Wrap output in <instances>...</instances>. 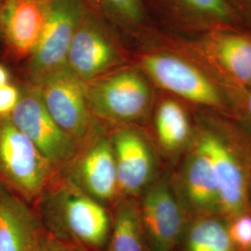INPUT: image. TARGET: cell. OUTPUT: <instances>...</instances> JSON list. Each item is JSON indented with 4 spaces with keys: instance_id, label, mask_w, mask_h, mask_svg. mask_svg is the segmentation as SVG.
<instances>
[{
    "instance_id": "cell-17",
    "label": "cell",
    "mask_w": 251,
    "mask_h": 251,
    "mask_svg": "<svg viewBox=\"0 0 251 251\" xmlns=\"http://www.w3.org/2000/svg\"><path fill=\"white\" fill-rule=\"evenodd\" d=\"M181 193L192 209L204 216L220 211L219 188L212 164L196 141L181 174Z\"/></svg>"
},
{
    "instance_id": "cell-7",
    "label": "cell",
    "mask_w": 251,
    "mask_h": 251,
    "mask_svg": "<svg viewBox=\"0 0 251 251\" xmlns=\"http://www.w3.org/2000/svg\"><path fill=\"white\" fill-rule=\"evenodd\" d=\"M163 32L193 38L233 29L250 32L225 0H146Z\"/></svg>"
},
{
    "instance_id": "cell-4",
    "label": "cell",
    "mask_w": 251,
    "mask_h": 251,
    "mask_svg": "<svg viewBox=\"0 0 251 251\" xmlns=\"http://www.w3.org/2000/svg\"><path fill=\"white\" fill-rule=\"evenodd\" d=\"M60 174L9 117H0V183L30 206L38 205Z\"/></svg>"
},
{
    "instance_id": "cell-5",
    "label": "cell",
    "mask_w": 251,
    "mask_h": 251,
    "mask_svg": "<svg viewBox=\"0 0 251 251\" xmlns=\"http://www.w3.org/2000/svg\"><path fill=\"white\" fill-rule=\"evenodd\" d=\"M166 36L196 58L235 96L251 87V32L225 29L193 38L169 33Z\"/></svg>"
},
{
    "instance_id": "cell-2",
    "label": "cell",
    "mask_w": 251,
    "mask_h": 251,
    "mask_svg": "<svg viewBox=\"0 0 251 251\" xmlns=\"http://www.w3.org/2000/svg\"><path fill=\"white\" fill-rule=\"evenodd\" d=\"M36 208L44 227L55 236L91 251H106L112 212L63 175H59Z\"/></svg>"
},
{
    "instance_id": "cell-18",
    "label": "cell",
    "mask_w": 251,
    "mask_h": 251,
    "mask_svg": "<svg viewBox=\"0 0 251 251\" xmlns=\"http://www.w3.org/2000/svg\"><path fill=\"white\" fill-rule=\"evenodd\" d=\"M102 17L123 32L138 49L153 44L161 33L146 0H87Z\"/></svg>"
},
{
    "instance_id": "cell-10",
    "label": "cell",
    "mask_w": 251,
    "mask_h": 251,
    "mask_svg": "<svg viewBox=\"0 0 251 251\" xmlns=\"http://www.w3.org/2000/svg\"><path fill=\"white\" fill-rule=\"evenodd\" d=\"M131 55L87 8L73 37L67 67L87 83L131 63Z\"/></svg>"
},
{
    "instance_id": "cell-19",
    "label": "cell",
    "mask_w": 251,
    "mask_h": 251,
    "mask_svg": "<svg viewBox=\"0 0 251 251\" xmlns=\"http://www.w3.org/2000/svg\"><path fill=\"white\" fill-rule=\"evenodd\" d=\"M153 128L159 146L169 154L184 149L192 136V124L185 103L169 94L153 104Z\"/></svg>"
},
{
    "instance_id": "cell-29",
    "label": "cell",
    "mask_w": 251,
    "mask_h": 251,
    "mask_svg": "<svg viewBox=\"0 0 251 251\" xmlns=\"http://www.w3.org/2000/svg\"><path fill=\"white\" fill-rule=\"evenodd\" d=\"M2 1H3V0H0V6H1V3H2Z\"/></svg>"
},
{
    "instance_id": "cell-23",
    "label": "cell",
    "mask_w": 251,
    "mask_h": 251,
    "mask_svg": "<svg viewBox=\"0 0 251 251\" xmlns=\"http://www.w3.org/2000/svg\"><path fill=\"white\" fill-rule=\"evenodd\" d=\"M21 97V90L16 86L8 83L0 87V117H9L17 106Z\"/></svg>"
},
{
    "instance_id": "cell-9",
    "label": "cell",
    "mask_w": 251,
    "mask_h": 251,
    "mask_svg": "<svg viewBox=\"0 0 251 251\" xmlns=\"http://www.w3.org/2000/svg\"><path fill=\"white\" fill-rule=\"evenodd\" d=\"M20 90L18 104L9 117L56 171L62 174L76 155V144L50 117L34 85L29 83Z\"/></svg>"
},
{
    "instance_id": "cell-8",
    "label": "cell",
    "mask_w": 251,
    "mask_h": 251,
    "mask_svg": "<svg viewBox=\"0 0 251 251\" xmlns=\"http://www.w3.org/2000/svg\"><path fill=\"white\" fill-rule=\"evenodd\" d=\"M84 0H50L45 25L35 50L28 59L29 83L67 67L73 37L86 11Z\"/></svg>"
},
{
    "instance_id": "cell-22",
    "label": "cell",
    "mask_w": 251,
    "mask_h": 251,
    "mask_svg": "<svg viewBox=\"0 0 251 251\" xmlns=\"http://www.w3.org/2000/svg\"><path fill=\"white\" fill-rule=\"evenodd\" d=\"M227 226L236 251H251V214L246 211L234 216Z\"/></svg>"
},
{
    "instance_id": "cell-11",
    "label": "cell",
    "mask_w": 251,
    "mask_h": 251,
    "mask_svg": "<svg viewBox=\"0 0 251 251\" xmlns=\"http://www.w3.org/2000/svg\"><path fill=\"white\" fill-rule=\"evenodd\" d=\"M109 127L81 146L61 175L102 205L114 206L120 200V195Z\"/></svg>"
},
{
    "instance_id": "cell-27",
    "label": "cell",
    "mask_w": 251,
    "mask_h": 251,
    "mask_svg": "<svg viewBox=\"0 0 251 251\" xmlns=\"http://www.w3.org/2000/svg\"><path fill=\"white\" fill-rule=\"evenodd\" d=\"M9 83V73L8 70L0 64V87Z\"/></svg>"
},
{
    "instance_id": "cell-12",
    "label": "cell",
    "mask_w": 251,
    "mask_h": 251,
    "mask_svg": "<svg viewBox=\"0 0 251 251\" xmlns=\"http://www.w3.org/2000/svg\"><path fill=\"white\" fill-rule=\"evenodd\" d=\"M109 134L117 164L120 199L136 198L157 178L153 147L138 126H112Z\"/></svg>"
},
{
    "instance_id": "cell-1",
    "label": "cell",
    "mask_w": 251,
    "mask_h": 251,
    "mask_svg": "<svg viewBox=\"0 0 251 251\" xmlns=\"http://www.w3.org/2000/svg\"><path fill=\"white\" fill-rule=\"evenodd\" d=\"M152 85L184 103L216 111L233 107L234 94L196 58L161 36L131 55Z\"/></svg>"
},
{
    "instance_id": "cell-14",
    "label": "cell",
    "mask_w": 251,
    "mask_h": 251,
    "mask_svg": "<svg viewBox=\"0 0 251 251\" xmlns=\"http://www.w3.org/2000/svg\"><path fill=\"white\" fill-rule=\"evenodd\" d=\"M199 133L197 142L209 157L215 173L220 212L230 219L246 212L249 184L240 157L218 131L206 128Z\"/></svg>"
},
{
    "instance_id": "cell-16",
    "label": "cell",
    "mask_w": 251,
    "mask_h": 251,
    "mask_svg": "<svg viewBox=\"0 0 251 251\" xmlns=\"http://www.w3.org/2000/svg\"><path fill=\"white\" fill-rule=\"evenodd\" d=\"M34 207L0 183V251H33L44 230Z\"/></svg>"
},
{
    "instance_id": "cell-21",
    "label": "cell",
    "mask_w": 251,
    "mask_h": 251,
    "mask_svg": "<svg viewBox=\"0 0 251 251\" xmlns=\"http://www.w3.org/2000/svg\"><path fill=\"white\" fill-rule=\"evenodd\" d=\"M187 251H237L230 237L228 226L211 216H202L185 231Z\"/></svg>"
},
{
    "instance_id": "cell-26",
    "label": "cell",
    "mask_w": 251,
    "mask_h": 251,
    "mask_svg": "<svg viewBox=\"0 0 251 251\" xmlns=\"http://www.w3.org/2000/svg\"><path fill=\"white\" fill-rule=\"evenodd\" d=\"M234 105L238 107L244 119L251 126V86L237 95Z\"/></svg>"
},
{
    "instance_id": "cell-25",
    "label": "cell",
    "mask_w": 251,
    "mask_h": 251,
    "mask_svg": "<svg viewBox=\"0 0 251 251\" xmlns=\"http://www.w3.org/2000/svg\"><path fill=\"white\" fill-rule=\"evenodd\" d=\"M251 33V0H225Z\"/></svg>"
},
{
    "instance_id": "cell-24",
    "label": "cell",
    "mask_w": 251,
    "mask_h": 251,
    "mask_svg": "<svg viewBox=\"0 0 251 251\" xmlns=\"http://www.w3.org/2000/svg\"><path fill=\"white\" fill-rule=\"evenodd\" d=\"M33 251H73V244L60 239L44 228Z\"/></svg>"
},
{
    "instance_id": "cell-20",
    "label": "cell",
    "mask_w": 251,
    "mask_h": 251,
    "mask_svg": "<svg viewBox=\"0 0 251 251\" xmlns=\"http://www.w3.org/2000/svg\"><path fill=\"white\" fill-rule=\"evenodd\" d=\"M112 216V233L105 251H152L136 198L120 199Z\"/></svg>"
},
{
    "instance_id": "cell-6",
    "label": "cell",
    "mask_w": 251,
    "mask_h": 251,
    "mask_svg": "<svg viewBox=\"0 0 251 251\" xmlns=\"http://www.w3.org/2000/svg\"><path fill=\"white\" fill-rule=\"evenodd\" d=\"M32 85L38 90L50 117L78 149L109 126L93 116L88 102L86 83L68 67Z\"/></svg>"
},
{
    "instance_id": "cell-15",
    "label": "cell",
    "mask_w": 251,
    "mask_h": 251,
    "mask_svg": "<svg viewBox=\"0 0 251 251\" xmlns=\"http://www.w3.org/2000/svg\"><path fill=\"white\" fill-rule=\"evenodd\" d=\"M50 0H3L0 32L9 55L28 60L39 41Z\"/></svg>"
},
{
    "instance_id": "cell-28",
    "label": "cell",
    "mask_w": 251,
    "mask_h": 251,
    "mask_svg": "<svg viewBox=\"0 0 251 251\" xmlns=\"http://www.w3.org/2000/svg\"><path fill=\"white\" fill-rule=\"evenodd\" d=\"M73 251H93L91 250H89L87 248H84V247H81L78 245H73Z\"/></svg>"
},
{
    "instance_id": "cell-3",
    "label": "cell",
    "mask_w": 251,
    "mask_h": 251,
    "mask_svg": "<svg viewBox=\"0 0 251 251\" xmlns=\"http://www.w3.org/2000/svg\"><path fill=\"white\" fill-rule=\"evenodd\" d=\"M153 85L131 63L86 83L90 111L107 126H137L151 115Z\"/></svg>"
},
{
    "instance_id": "cell-13",
    "label": "cell",
    "mask_w": 251,
    "mask_h": 251,
    "mask_svg": "<svg viewBox=\"0 0 251 251\" xmlns=\"http://www.w3.org/2000/svg\"><path fill=\"white\" fill-rule=\"evenodd\" d=\"M139 207L152 251H173L185 232V219L169 176L157 177L144 190Z\"/></svg>"
}]
</instances>
